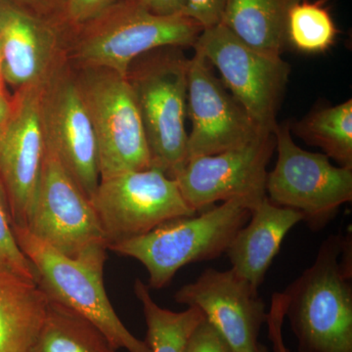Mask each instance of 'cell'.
I'll list each match as a JSON object with an SVG mask.
<instances>
[{"label":"cell","instance_id":"4","mask_svg":"<svg viewBox=\"0 0 352 352\" xmlns=\"http://www.w3.org/2000/svg\"><path fill=\"white\" fill-rule=\"evenodd\" d=\"M251 214L243 201H223L199 217L168 220L144 235L109 250L143 264L149 275L147 286L161 289L184 266L212 261L226 252L234 236L247 224Z\"/></svg>","mask_w":352,"mask_h":352},{"label":"cell","instance_id":"11","mask_svg":"<svg viewBox=\"0 0 352 352\" xmlns=\"http://www.w3.org/2000/svg\"><path fill=\"white\" fill-rule=\"evenodd\" d=\"M275 144L274 133L264 132L239 147L191 157L175 178L183 198L196 212L230 200L243 201L252 212L266 198Z\"/></svg>","mask_w":352,"mask_h":352},{"label":"cell","instance_id":"23","mask_svg":"<svg viewBox=\"0 0 352 352\" xmlns=\"http://www.w3.org/2000/svg\"><path fill=\"white\" fill-rule=\"evenodd\" d=\"M338 30L332 16L320 2L298 0L287 17V44L305 53H321L335 43Z\"/></svg>","mask_w":352,"mask_h":352},{"label":"cell","instance_id":"28","mask_svg":"<svg viewBox=\"0 0 352 352\" xmlns=\"http://www.w3.org/2000/svg\"><path fill=\"white\" fill-rule=\"evenodd\" d=\"M32 14L51 21L64 29L63 16L66 0H9ZM65 30V29H64Z\"/></svg>","mask_w":352,"mask_h":352},{"label":"cell","instance_id":"7","mask_svg":"<svg viewBox=\"0 0 352 352\" xmlns=\"http://www.w3.org/2000/svg\"><path fill=\"white\" fill-rule=\"evenodd\" d=\"M278 159L266 177V197L279 207L303 215L312 230L324 228L352 200V168L333 166L325 154L305 151L296 144L289 124L274 131Z\"/></svg>","mask_w":352,"mask_h":352},{"label":"cell","instance_id":"17","mask_svg":"<svg viewBox=\"0 0 352 352\" xmlns=\"http://www.w3.org/2000/svg\"><path fill=\"white\" fill-rule=\"evenodd\" d=\"M302 220L298 210L279 207L266 197L227 249L231 270L258 289L287 234Z\"/></svg>","mask_w":352,"mask_h":352},{"label":"cell","instance_id":"27","mask_svg":"<svg viewBox=\"0 0 352 352\" xmlns=\"http://www.w3.org/2000/svg\"><path fill=\"white\" fill-rule=\"evenodd\" d=\"M185 15L196 21L203 29L221 24L227 0H186Z\"/></svg>","mask_w":352,"mask_h":352},{"label":"cell","instance_id":"21","mask_svg":"<svg viewBox=\"0 0 352 352\" xmlns=\"http://www.w3.org/2000/svg\"><path fill=\"white\" fill-rule=\"evenodd\" d=\"M134 293L142 305L147 342L151 352H184L187 340L199 323L203 314L196 307H187L175 312L157 305L153 300L150 288L140 279L134 283Z\"/></svg>","mask_w":352,"mask_h":352},{"label":"cell","instance_id":"14","mask_svg":"<svg viewBox=\"0 0 352 352\" xmlns=\"http://www.w3.org/2000/svg\"><path fill=\"white\" fill-rule=\"evenodd\" d=\"M212 67L196 50L189 61L187 107L192 129L188 133L187 161L239 147L268 132L256 126L214 76Z\"/></svg>","mask_w":352,"mask_h":352},{"label":"cell","instance_id":"5","mask_svg":"<svg viewBox=\"0 0 352 352\" xmlns=\"http://www.w3.org/2000/svg\"><path fill=\"white\" fill-rule=\"evenodd\" d=\"M21 250L36 271V283L50 302L59 303L91 322L116 349L151 352L122 324L104 286L106 259H73L14 224Z\"/></svg>","mask_w":352,"mask_h":352},{"label":"cell","instance_id":"15","mask_svg":"<svg viewBox=\"0 0 352 352\" xmlns=\"http://www.w3.org/2000/svg\"><path fill=\"white\" fill-rule=\"evenodd\" d=\"M176 302L196 307L234 352H259L258 335L267 314L258 289L232 270L208 268L175 295Z\"/></svg>","mask_w":352,"mask_h":352},{"label":"cell","instance_id":"20","mask_svg":"<svg viewBox=\"0 0 352 352\" xmlns=\"http://www.w3.org/2000/svg\"><path fill=\"white\" fill-rule=\"evenodd\" d=\"M116 351L105 335L91 322L50 300L43 324L28 352Z\"/></svg>","mask_w":352,"mask_h":352},{"label":"cell","instance_id":"6","mask_svg":"<svg viewBox=\"0 0 352 352\" xmlns=\"http://www.w3.org/2000/svg\"><path fill=\"white\" fill-rule=\"evenodd\" d=\"M98 146L100 180L152 168L149 146L126 76L104 68H73Z\"/></svg>","mask_w":352,"mask_h":352},{"label":"cell","instance_id":"8","mask_svg":"<svg viewBox=\"0 0 352 352\" xmlns=\"http://www.w3.org/2000/svg\"><path fill=\"white\" fill-rule=\"evenodd\" d=\"M25 228L68 258H107V242L91 201L47 145Z\"/></svg>","mask_w":352,"mask_h":352},{"label":"cell","instance_id":"24","mask_svg":"<svg viewBox=\"0 0 352 352\" xmlns=\"http://www.w3.org/2000/svg\"><path fill=\"white\" fill-rule=\"evenodd\" d=\"M0 266L36 282V271L21 250L4 190L0 185Z\"/></svg>","mask_w":352,"mask_h":352},{"label":"cell","instance_id":"2","mask_svg":"<svg viewBox=\"0 0 352 352\" xmlns=\"http://www.w3.org/2000/svg\"><path fill=\"white\" fill-rule=\"evenodd\" d=\"M203 28L188 16L157 15L140 0H115L94 19L67 32L65 57L76 69L126 76L132 62L157 48L193 47Z\"/></svg>","mask_w":352,"mask_h":352},{"label":"cell","instance_id":"3","mask_svg":"<svg viewBox=\"0 0 352 352\" xmlns=\"http://www.w3.org/2000/svg\"><path fill=\"white\" fill-rule=\"evenodd\" d=\"M182 47L168 46L132 62L126 78L142 119L152 168L175 179L187 163L188 69Z\"/></svg>","mask_w":352,"mask_h":352},{"label":"cell","instance_id":"16","mask_svg":"<svg viewBox=\"0 0 352 352\" xmlns=\"http://www.w3.org/2000/svg\"><path fill=\"white\" fill-rule=\"evenodd\" d=\"M66 31L59 25L0 0V73L14 89L44 85L66 62Z\"/></svg>","mask_w":352,"mask_h":352},{"label":"cell","instance_id":"13","mask_svg":"<svg viewBox=\"0 0 352 352\" xmlns=\"http://www.w3.org/2000/svg\"><path fill=\"white\" fill-rule=\"evenodd\" d=\"M44 85L15 90L12 113L0 136V185L18 226H27L45 156Z\"/></svg>","mask_w":352,"mask_h":352},{"label":"cell","instance_id":"18","mask_svg":"<svg viewBox=\"0 0 352 352\" xmlns=\"http://www.w3.org/2000/svg\"><path fill=\"white\" fill-rule=\"evenodd\" d=\"M50 300L34 280L0 266V352H28Z\"/></svg>","mask_w":352,"mask_h":352},{"label":"cell","instance_id":"33","mask_svg":"<svg viewBox=\"0 0 352 352\" xmlns=\"http://www.w3.org/2000/svg\"><path fill=\"white\" fill-rule=\"evenodd\" d=\"M0 80H2V78H1V73H0Z\"/></svg>","mask_w":352,"mask_h":352},{"label":"cell","instance_id":"29","mask_svg":"<svg viewBox=\"0 0 352 352\" xmlns=\"http://www.w3.org/2000/svg\"><path fill=\"white\" fill-rule=\"evenodd\" d=\"M151 12L157 15L173 16L185 15L186 9V0H140Z\"/></svg>","mask_w":352,"mask_h":352},{"label":"cell","instance_id":"25","mask_svg":"<svg viewBox=\"0 0 352 352\" xmlns=\"http://www.w3.org/2000/svg\"><path fill=\"white\" fill-rule=\"evenodd\" d=\"M115 0H66L63 25L65 31L75 30L103 12Z\"/></svg>","mask_w":352,"mask_h":352},{"label":"cell","instance_id":"12","mask_svg":"<svg viewBox=\"0 0 352 352\" xmlns=\"http://www.w3.org/2000/svg\"><path fill=\"white\" fill-rule=\"evenodd\" d=\"M41 112L46 145L90 200L100 182L98 146L67 60L44 85Z\"/></svg>","mask_w":352,"mask_h":352},{"label":"cell","instance_id":"30","mask_svg":"<svg viewBox=\"0 0 352 352\" xmlns=\"http://www.w3.org/2000/svg\"><path fill=\"white\" fill-rule=\"evenodd\" d=\"M13 109V95L9 94L6 85L0 80V136L10 119Z\"/></svg>","mask_w":352,"mask_h":352},{"label":"cell","instance_id":"22","mask_svg":"<svg viewBox=\"0 0 352 352\" xmlns=\"http://www.w3.org/2000/svg\"><path fill=\"white\" fill-rule=\"evenodd\" d=\"M296 135L318 146L340 166L352 168V100L314 111L296 124Z\"/></svg>","mask_w":352,"mask_h":352},{"label":"cell","instance_id":"26","mask_svg":"<svg viewBox=\"0 0 352 352\" xmlns=\"http://www.w3.org/2000/svg\"><path fill=\"white\" fill-rule=\"evenodd\" d=\"M184 352H234L226 340L205 318L187 340Z\"/></svg>","mask_w":352,"mask_h":352},{"label":"cell","instance_id":"32","mask_svg":"<svg viewBox=\"0 0 352 352\" xmlns=\"http://www.w3.org/2000/svg\"><path fill=\"white\" fill-rule=\"evenodd\" d=\"M259 352H268V351L265 346H261V351H259Z\"/></svg>","mask_w":352,"mask_h":352},{"label":"cell","instance_id":"10","mask_svg":"<svg viewBox=\"0 0 352 352\" xmlns=\"http://www.w3.org/2000/svg\"><path fill=\"white\" fill-rule=\"evenodd\" d=\"M193 48L219 69L222 82L256 126L274 133L289 65L250 47L222 24L204 29Z\"/></svg>","mask_w":352,"mask_h":352},{"label":"cell","instance_id":"1","mask_svg":"<svg viewBox=\"0 0 352 352\" xmlns=\"http://www.w3.org/2000/svg\"><path fill=\"white\" fill-rule=\"evenodd\" d=\"M351 254V236L331 235L283 292L298 352H352Z\"/></svg>","mask_w":352,"mask_h":352},{"label":"cell","instance_id":"31","mask_svg":"<svg viewBox=\"0 0 352 352\" xmlns=\"http://www.w3.org/2000/svg\"><path fill=\"white\" fill-rule=\"evenodd\" d=\"M283 323L284 321L282 319L276 318V317H272L266 322L268 326L270 340L272 342L273 349L275 352H289L288 349L285 346L283 336H282Z\"/></svg>","mask_w":352,"mask_h":352},{"label":"cell","instance_id":"19","mask_svg":"<svg viewBox=\"0 0 352 352\" xmlns=\"http://www.w3.org/2000/svg\"><path fill=\"white\" fill-rule=\"evenodd\" d=\"M298 0H227L221 24L250 47L281 56L289 8Z\"/></svg>","mask_w":352,"mask_h":352},{"label":"cell","instance_id":"9","mask_svg":"<svg viewBox=\"0 0 352 352\" xmlns=\"http://www.w3.org/2000/svg\"><path fill=\"white\" fill-rule=\"evenodd\" d=\"M109 248L150 232L168 220L196 212L175 179L157 168L101 179L90 199Z\"/></svg>","mask_w":352,"mask_h":352}]
</instances>
